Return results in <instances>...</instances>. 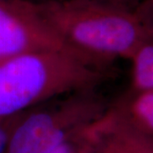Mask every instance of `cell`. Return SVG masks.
Instances as JSON below:
<instances>
[{"instance_id": "cell-6", "label": "cell", "mask_w": 153, "mask_h": 153, "mask_svg": "<svg viewBox=\"0 0 153 153\" xmlns=\"http://www.w3.org/2000/svg\"><path fill=\"white\" fill-rule=\"evenodd\" d=\"M115 112L136 128L153 137V89L130 92L114 103Z\"/></svg>"}, {"instance_id": "cell-10", "label": "cell", "mask_w": 153, "mask_h": 153, "mask_svg": "<svg viewBox=\"0 0 153 153\" xmlns=\"http://www.w3.org/2000/svg\"><path fill=\"white\" fill-rule=\"evenodd\" d=\"M23 113L0 121V153H4V152L11 132Z\"/></svg>"}, {"instance_id": "cell-3", "label": "cell", "mask_w": 153, "mask_h": 153, "mask_svg": "<svg viewBox=\"0 0 153 153\" xmlns=\"http://www.w3.org/2000/svg\"><path fill=\"white\" fill-rule=\"evenodd\" d=\"M99 88L56 96L25 111L14 127L4 153H47L109 111Z\"/></svg>"}, {"instance_id": "cell-1", "label": "cell", "mask_w": 153, "mask_h": 153, "mask_svg": "<svg viewBox=\"0 0 153 153\" xmlns=\"http://www.w3.org/2000/svg\"><path fill=\"white\" fill-rule=\"evenodd\" d=\"M38 13L54 33L94 66L110 70L151 42L132 11L94 0H38Z\"/></svg>"}, {"instance_id": "cell-9", "label": "cell", "mask_w": 153, "mask_h": 153, "mask_svg": "<svg viewBox=\"0 0 153 153\" xmlns=\"http://www.w3.org/2000/svg\"><path fill=\"white\" fill-rule=\"evenodd\" d=\"M147 33L151 42L153 41V0H143L134 11Z\"/></svg>"}, {"instance_id": "cell-5", "label": "cell", "mask_w": 153, "mask_h": 153, "mask_svg": "<svg viewBox=\"0 0 153 153\" xmlns=\"http://www.w3.org/2000/svg\"><path fill=\"white\" fill-rule=\"evenodd\" d=\"M85 153H153V137L121 117L110 105Z\"/></svg>"}, {"instance_id": "cell-8", "label": "cell", "mask_w": 153, "mask_h": 153, "mask_svg": "<svg viewBox=\"0 0 153 153\" xmlns=\"http://www.w3.org/2000/svg\"><path fill=\"white\" fill-rule=\"evenodd\" d=\"M101 118L93 123L92 124L83 128L71 138L66 140L65 142L60 144V146L52 149L47 153H85L95 134Z\"/></svg>"}, {"instance_id": "cell-11", "label": "cell", "mask_w": 153, "mask_h": 153, "mask_svg": "<svg viewBox=\"0 0 153 153\" xmlns=\"http://www.w3.org/2000/svg\"><path fill=\"white\" fill-rule=\"evenodd\" d=\"M100 3H103L108 5L114 6L123 10L134 12L143 0H94Z\"/></svg>"}, {"instance_id": "cell-4", "label": "cell", "mask_w": 153, "mask_h": 153, "mask_svg": "<svg viewBox=\"0 0 153 153\" xmlns=\"http://www.w3.org/2000/svg\"><path fill=\"white\" fill-rule=\"evenodd\" d=\"M44 49L66 52L88 62L48 27L35 0H0V58Z\"/></svg>"}, {"instance_id": "cell-2", "label": "cell", "mask_w": 153, "mask_h": 153, "mask_svg": "<svg viewBox=\"0 0 153 153\" xmlns=\"http://www.w3.org/2000/svg\"><path fill=\"white\" fill-rule=\"evenodd\" d=\"M111 74L76 55L54 49L0 58V121L61 94L99 88Z\"/></svg>"}, {"instance_id": "cell-7", "label": "cell", "mask_w": 153, "mask_h": 153, "mask_svg": "<svg viewBox=\"0 0 153 153\" xmlns=\"http://www.w3.org/2000/svg\"><path fill=\"white\" fill-rule=\"evenodd\" d=\"M131 85L128 91L153 89V41L140 47L131 57Z\"/></svg>"}]
</instances>
